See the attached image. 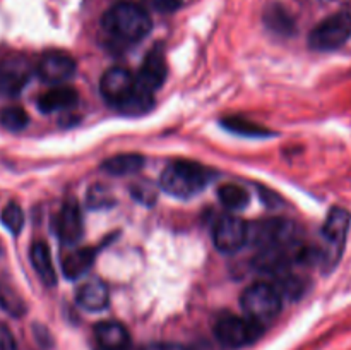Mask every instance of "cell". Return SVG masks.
<instances>
[{
  "mask_svg": "<svg viewBox=\"0 0 351 350\" xmlns=\"http://www.w3.org/2000/svg\"><path fill=\"white\" fill-rule=\"evenodd\" d=\"M103 27L113 38L125 43H136L149 34L151 17L141 5L132 2H120L110 7L103 16Z\"/></svg>",
  "mask_w": 351,
  "mask_h": 350,
  "instance_id": "6da1fadb",
  "label": "cell"
},
{
  "mask_svg": "<svg viewBox=\"0 0 351 350\" xmlns=\"http://www.w3.org/2000/svg\"><path fill=\"white\" fill-rule=\"evenodd\" d=\"M211 175L204 167L192 161H175L163 170L160 178L161 189L173 198L189 199L208 185Z\"/></svg>",
  "mask_w": 351,
  "mask_h": 350,
  "instance_id": "7a4b0ae2",
  "label": "cell"
},
{
  "mask_svg": "<svg viewBox=\"0 0 351 350\" xmlns=\"http://www.w3.org/2000/svg\"><path fill=\"white\" fill-rule=\"evenodd\" d=\"M240 304L245 311V316L264 325L280 314L283 307V295L271 283H254L245 288Z\"/></svg>",
  "mask_w": 351,
  "mask_h": 350,
  "instance_id": "3957f363",
  "label": "cell"
},
{
  "mask_svg": "<svg viewBox=\"0 0 351 350\" xmlns=\"http://www.w3.org/2000/svg\"><path fill=\"white\" fill-rule=\"evenodd\" d=\"M351 38V14L343 10L326 17L308 34V47L317 51L341 48Z\"/></svg>",
  "mask_w": 351,
  "mask_h": 350,
  "instance_id": "277c9868",
  "label": "cell"
},
{
  "mask_svg": "<svg viewBox=\"0 0 351 350\" xmlns=\"http://www.w3.org/2000/svg\"><path fill=\"white\" fill-rule=\"evenodd\" d=\"M215 335L228 349H242V347L252 345L261 338L263 325L250 319L249 316L240 318V316L226 314L216 321Z\"/></svg>",
  "mask_w": 351,
  "mask_h": 350,
  "instance_id": "5b68a950",
  "label": "cell"
},
{
  "mask_svg": "<svg viewBox=\"0 0 351 350\" xmlns=\"http://www.w3.org/2000/svg\"><path fill=\"white\" fill-rule=\"evenodd\" d=\"M351 225V215L345 208H332L322 226V235L326 240V250L322 253V261L326 268H335L345 249L346 237Z\"/></svg>",
  "mask_w": 351,
  "mask_h": 350,
  "instance_id": "8992f818",
  "label": "cell"
},
{
  "mask_svg": "<svg viewBox=\"0 0 351 350\" xmlns=\"http://www.w3.org/2000/svg\"><path fill=\"white\" fill-rule=\"evenodd\" d=\"M295 225L283 218H269L247 225V242L259 246L261 249L285 246L293 242Z\"/></svg>",
  "mask_w": 351,
  "mask_h": 350,
  "instance_id": "52a82bcc",
  "label": "cell"
},
{
  "mask_svg": "<svg viewBox=\"0 0 351 350\" xmlns=\"http://www.w3.org/2000/svg\"><path fill=\"white\" fill-rule=\"evenodd\" d=\"M33 65L24 55H10L0 62V95L17 96L29 82Z\"/></svg>",
  "mask_w": 351,
  "mask_h": 350,
  "instance_id": "ba28073f",
  "label": "cell"
},
{
  "mask_svg": "<svg viewBox=\"0 0 351 350\" xmlns=\"http://www.w3.org/2000/svg\"><path fill=\"white\" fill-rule=\"evenodd\" d=\"M137 81L127 69L123 67H112L101 75L99 81V91H101L103 98L108 103L115 105L119 108L127 98L136 89Z\"/></svg>",
  "mask_w": 351,
  "mask_h": 350,
  "instance_id": "9c48e42d",
  "label": "cell"
},
{
  "mask_svg": "<svg viewBox=\"0 0 351 350\" xmlns=\"http://www.w3.org/2000/svg\"><path fill=\"white\" fill-rule=\"evenodd\" d=\"M216 249L225 254H233L247 242V225L239 216L226 215L218 220L213 230Z\"/></svg>",
  "mask_w": 351,
  "mask_h": 350,
  "instance_id": "30bf717a",
  "label": "cell"
},
{
  "mask_svg": "<svg viewBox=\"0 0 351 350\" xmlns=\"http://www.w3.org/2000/svg\"><path fill=\"white\" fill-rule=\"evenodd\" d=\"M36 74L48 84L67 82L75 74V60L62 51H50L40 58L36 65Z\"/></svg>",
  "mask_w": 351,
  "mask_h": 350,
  "instance_id": "8fae6325",
  "label": "cell"
},
{
  "mask_svg": "<svg viewBox=\"0 0 351 350\" xmlns=\"http://www.w3.org/2000/svg\"><path fill=\"white\" fill-rule=\"evenodd\" d=\"M167 60H165V54L163 48L161 47H154L149 54L146 55L144 58L143 65H141L139 74L136 75L137 86L141 89L147 93L156 91L158 88H161V84L167 79Z\"/></svg>",
  "mask_w": 351,
  "mask_h": 350,
  "instance_id": "7c38bea8",
  "label": "cell"
},
{
  "mask_svg": "<svg viewBox=\"0 0 351 350\" xmlns=\"http://www.w3.org/2000/svg\"><path fill=\"white\" fill-rule=\"evenodd\" d=\"M82 229L84 226H82V216L77 202H65L57 218V233L60 240L69 246H74L81 240L82 233H84Z\"/></svg>",
  "mask_w": 351,
  "mask_h": 350,
  "instance_id": "4fadbf2b",
  "label": "cell"
},
{
  "mask_svg": "<svg viewBox=\"0 0 351 350\" xmlns=\"http://www.w3.org/2000/svg\"><path fill=\"white\" fill-rule=\"evenodd\" d=\"M95 336L103 350H127L130 335L125 326L119 321H101L96 325Z\"/></svg>",
  "mask_w": 351,
  "mask_h": 350,
  "instance_id": "5bb4252c",
  "label": "cell"
},
{
  "mask_svg": "<svg viewBox=\"0 0 351 350\" xmlns=\"http://www.w3.org/2000/svg\"><path fill=\"white\" fill-rule=\"evenodd\" d=\"M79 96L75 89L67 88V86H57V88L50 89L45 95L38 98V108L43 113H53L60 112V110H67L77 103Z\"/></svg>",
  "mask_w": 351,
  "mask_h": 350,
  "instance_id": "9a60e30c",
  "label": "cell"
},
{
  "mask_svg": "<svg viewBox=\"0 0 351 350\" xmlns=\"http://www.w3.org/2000/svg\"><path fill=\"white\" fill-rule=\"evenodd\" d=\"M31 264L36 270L38 277L41 278L47 287H53L57 283V271L51 263V253L45 242H34L29 249Z\"/></svg>",
  "mask_w": 351,
  "mask_h": 350,
  "instance_id": "2e32d148",
  "label": "cell"
},
{
  "mask_svg": "<svg viewBox=\"0 0 351 350\" xmlns=\"http://www.w3.org/2000/svg\"><path fill=\"white\" fill-rule=\"evenodd\" d=\"M110 302L108 290L101 281H88L82 285L81 290L77 292V304L82 309L91 312H99L106 309Z\"/></svg>",
  "mask_w": 351,
  "mask_h": 350,
  "instance_id": "e0dca14e",
  "label": "cell"
},
{
  "mask_svg": "<svg viewBox=\"0 0 351 350\" xmlns=\"http://www.w3.org/2000/svg\"><path fill=\"white\" fill-rule=\"evenodd\" d=\"M93 261H95V250L93 249H88V247L74 249L62 257V271L67 278L75 280L91 268Z\"/></svg>",
  "mask_w": 351,
  "mask_h": 350,
  "instance_id": "ac0fdd59",
  "label": "cell"
},
{
  "mask_svg": "<svg viewBox=\"0 0 351 350\" xmlns=\"http://www.w3.org/2000/svg\"><path fill=\"white\" fill-rule=\"evenodd\" d=\"M144 158L141 154L136 153H123L117 154V156L108 158L103 163V170L108 172L110 175H115V177H120V175H130L136 174L143 168Z\"/></svg>",
  "mask_w": 351,
  "mask_h": 350,
  "instance_id": "d6986e66",
  "label": "cell"
},
{
  "mask_svg": "<svg viewBox=\"0 0 351 350\" xmlns=\"http://www.w3.org/2000/svg\"><path fill=\"white\" fill-rule=\"evenodd\" d=\"M151 106H153V93H147L136 86L132 95L119 106V110L125 115H143L147 110H151Z\"/></svg>",
  "mask_w": 351,
  "mask_h": 350,
  "instance_id": "ffe728a7",
  "label": "cell"
},
{
  "mask_svg": "<svg viewBox=\"0 0 351 350\" xmlns=\"http://www.w3.org/2000/svg\"><path fill=\"white\" fill-rule=\"evenodd\" d=\"M219 201L223 202V206H226L232 211H239L243 209L249 205V192L242 187V185L237 184H225L219 187L218 191Z\"/></svg>",
  "mask_w": 351,
  "mask_h": 350,
  "instance_id": "44dd1931",
  "label": "cell"
},
{
  "mask_svg": "<svg viewBox=\"0 0 351 350\" xmlns=\"http://www.w3.org/2000/svg\"><path fill=\"white\" fill-rule=\"evenodd\" d=\"M264 23L267 24V27L276 31V33L288 34L293 31V19L288 14V10L283 9L281 5L267 7L266 14H264Z\"/></svg>",
  "mask_w": 351,
  "mask_h": 350,
  "instance_id": "7402d4cb",
  "label": "cell"
},
{
  "mask_svg": "<svg viewBox=\"0 0 351 350\" xmlns=\"http://www.w3.org/2000/svg\"><path fill=\"white\" fill-rule=\"evenodd\" d=\"M223 127L235 134H242V136H254V137H266L271 136V132L264 127L257 126L252 120L239 119V117H230V119L223 120Z\"/></svg>",
  "mask_w": 351,
  "mask_h": 350,
  "instance_id": "603a6c76",
  "label": "cell"
},
{
  "mask_svg": "<svg viewBox=\"0 0 351 350\" xmlns=\"http://www.w3.org/2000/svg\"><path fill=\"white\" fill-rule=\"evenodd\" d=\"M29 122V117L21 106H7L0 112V124L10 132H19Z\"/></svg>",
  "mask_w": 351,
  "mask_h": 350,
  "instance_id": "cb8c5ba5",
  "label": "cell"
},
{
  "mask_svg": "<svg viewBox=\"0 0 351 350\" xmlns=\"http://www.w3.org/2000/svg\"><path fill=\"white\" fill-rule=\"evenodd\" d=\"M0 220H2L3 225L9 229V232L19 233L24 226V213L21 209L19 205L16 202H9L5 208L0 213Z\"/></svg>",
  "mask_w": 351,
  "mask_h": 350,
  "instance_id": "d4e9b609",
  "label": "cell"
},
{
  "mask_svg": "<svg viewBox=\"0 0 351 350\" xmlns=\"http://www.w3.org/2000/svg\"><path fill=\"white\" fill-rule=\"evenodd\" d=\"M113 205V198L110 194V191H106L101 185H96V187H91L88 194V206L89 208H108V206Z\"/></svg>",
  "mask_w": 351,
  "mask_h": 350,
  "instance_id": "484cf974",
  "label": "cell"
},
{
  "mask_svg": "<svg viewBox=\"0 0 351 350\" xmlns=\"http://www.w3.org/2000/svg\"><path fill=\"white\" fill-rule=\"evenodd\" d=\"M0 350H19L14 335L3 325H0Z\"/></svg>",
  "mask_w": 351,
  "mask_h": 350,
  "instance_id": "4316f807",
  "label": "cell"
},
{
  "mask_svg": "<svg viewBox=\"0 0 351 350\" xmlns=\"http://www.w3.org/2000/svg\"><path fill=\"white\" fill-rule=\"evenodd\" d=\"M154 5L161 12H173V10L180 9L185 3V0H153Z\"/></svg>",
  "mask_w": 351,
  "mask_h": 350,
  "instance_id": "83f0119b",
  "label": "cell"
},
{
  "mask_svg": "<svg viewBox=\"0 0 351 350\" xmlns=\"http://www.w3.org/2000/svg\"><path fill=\"white\" fill-rule=\"evenodd\" d=\"M144 350H187V349L182 345H177V343H154V345L146 347Z\"/></svg>",
  "mask_w": 351,
  "mask_h": 350,
  "instance_id": "f1b7e54d",
  "label": "cell"
}]
</instances>
